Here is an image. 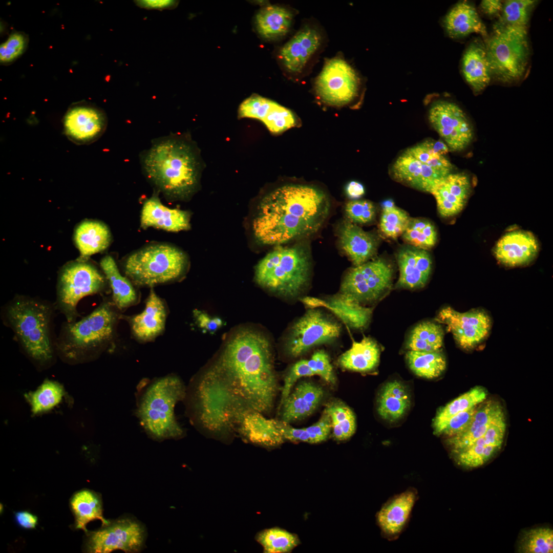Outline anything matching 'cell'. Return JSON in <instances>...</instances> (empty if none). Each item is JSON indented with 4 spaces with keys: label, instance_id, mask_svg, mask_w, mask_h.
Returning a JSON list of instances; mask_svg holds the SVG:
<instances>
[{
    "label": "cell",
    "instance_id": "obj_14",
    "mask_svg": "<svg viewBox=\"0 0 553 553\" xmlns=\"http://www.w3.org/2000/svg\"><path fill=\"white\" fill-rule=\"evenodd\" d=\"M85 550L91 553H108L116 550L125 552L140 551L144 543L145 530L137 520L121 518L101 528L86 533Z\"/></svg>",
    "mask_w": 553,
    "mask_h": 553
},
{
    "label": "cell",
    "instance_id": "obj_56",
    "mask_svg": "<svg viewBox=\"0 0 553 553\" xmlns=\"http://www.w3.org/2000/svg\"><path fill=\"white\" fill-rule=\"evenodd\" d=\"M477 407L460 412L452 417L441 432L448 438L463 431L470 423Z\"/></svg>",
    "mask_w": 553,
    "mask_h": 553
},
{
    "label": "cell",
    "instance_id": "obj_19",
    "mask_svg": "<svg viewBox=\"0 0 553 553\" xmlns=\"http://www.w3.org/2000/svg\"><path fill=\"white\" fill-rule=\"evenodd\" d=\"M238 116L260 120L273 134H280L295 126L297 122L290 110L258 95L250 96L241 103Z\"/></svg>",
    "mask_w": 553,
    "mask_h": 553
},
{
    "label": "cell",
    "instance_id": "obj_29",
    "mask_svg": "<svg viewBox=\"0 0 553 553\" xmlns=\"http://www.w3.org/2000/svg\"><path fill=\"white\" fill-rule=\"evenodd\" d=\"M167 313L165 304L152 289L144 309L130 320L135 337L142 342L155 339L164 330Z\"/></svg>",
    "mask_w": 553,
    "mask_h": 553
},
{
    "label": "cell",
    "instance_id": "obj_24",
    "mask_svg": "<svg viewBox=\"0 0 553 553\" xmlns=\"http://www.w3.org/2000/svg\"><path fill=\"white\" fill-rule=\"evenodd\" d=\"M538 242L530 232L516 230L507 233L497 242L494 254L497 259L508 266L526 265L536 257Z\"/></svg>",
    "mask_w": 553,
    "mask_h": 553
},
{
    "label": "cell",
    "instance_id": "obj_55",
    "mask_svg": "<svg viewBox=\"0 0 553 553\" xmlns=\"http://www.w3.org/2000/svg\"><path fill=\"white\" fill-rule=\"evenodd\" d=\"M26 43V38L23 34L15 33L10 35L1 46V62L8 63L15 59L23 53Z\"/></svg>",
    "mask_w": 553,
    "mask_h": 553
},
{
    "label": "cell",
    "instance_id": "obj_33",
    "mask_svg": "<svg viewBox=\"0 0 553 553\" xmlns=\"http://www.w3.org/2000/svg\"><path fill=\"white\" fill-rule=\"evenodd\" d=\"M442 23L448 35L453 39L476 33L485 39L488 35L476 9L465 1L454 5L444 17Z\"/></svg>",
    "mask_w": 553,
    "mask_h": 553
},
{
    "label": "cell",
    "instance_id": "obj_17",
    "mask_svg": "<svg viewBox=\"0 0 553 553\" xmlns=\"http://www.w3.org/2000/svg\"><path fill=\"white\" fill-rule=\"evenodd\" d=\"M435 320L445 324L460 347L468 351L484 341L492 327L490 316L481 309L461 313L446 307L439 311Z\"/></svg>",
    "mask_w": 553,
    "mask_h": 553
},
{
    "label": "cell",
    "instance_id": "obj_44",
    "mask_svg": "<svg viewBox=\"0 0 553 553\" xmlns=\"http://www.w3.org/2000/svg\"><path fill=\"white\" fill-rule=\"evenodd\" d=\"M406 358L410 369L416 375L434 378L441 375L446 368V360L440 350L432 352L409 350Z\"/></svg>",
    "mask_w": 553,
    "mask_h": 553
},
{
    "label": "cell",
    "instance_id": "obj_54",
    "mask_svg": "<svg viewBox=\"0 0 553 553\" xmlns=\"http://www.w3.org/2000/svg\"><path fill=\"white\" fill-rule=\"evenodd\" d=\"M311 376H313V374L307 365L306 359L300 360L293 364L287 370L284 376L279 408L288 396L294 385L299 379Z\"/></svg>",
    "mask_w": 553,
    "mask_h": 553
},
{
    "label": "cell",
    "instance_id": "obj_61",
    "mask_svg": "<svg viewBox=\"0 0 553 553\" xmlns=\"http://www.w3.org/2000/svg\"><path fill=\"white\" fill-rule=\"evenodd\" d=\"M346 192L348 196L351 199H357L365 194L363 185L356 181H351L347 185Z\"/></svg>",
    "mask_w": 553,
    "mask_h": 553
},
{
    "label": "cell",
    "instance_id": "obj_21",
    "mask_svg": "<svg viewBox=\"0 0 553 553\" xmlns=\"http://www.w3.org/2000/svg\"><path fill=\"white\" fill-rule=\"evenodd\" d=\"M506 430L503 415L490 427L483 436L469 447L454 454L457 463L468 469L483 465L501 449Z\"/></svg>",
    "mask_w": 553,
    "mask_h": 553
},
{
    "label": "cell",
    "instance_id": "obj_2",
    "mask_svg": "<svg viewBox=\"0 0 553 553\" xmlns=\"http://www.w3.org/2000/svg\"><path fill=\"white\" fill-rule=\"evenodd\" d=\"M330 202L321 189L288 184L267 194L253 220V235L264 245H280L312 234L327 218Z\"/></svg>",
    "mask_w": 553,
    "mask_h": 553
},
{
    "label": "cell",
    "instance_id": "obj_3",
    "mask_svg": "<svg viewBox=\"0 0 553 553\" xmlns=\"http://www.w3.org/2000/svg\"><path fill=\"white\" fill-rule=\"evenodd\" d=\"M141 163L146 177L167 198H187L196 188L200 162L194 146L182 138L169 135L154 140Z\"/></svg>",
    "mask_w": 553,
    "mask_h": 553
},
{
    "label": "cell",
    "instance_id": "obj_30",
    "mask_svg": "<svg viewBox=\"0 0 553 553\" xmlns=\"http://www.w3.org/2000/svg\"><path fill=\"white\" fill-rule=\"evenodd\" d=\"M323 396L319 386L309 381L300 383L279 408L280 420L290 423L307 417L317 408Z\"/></svg>",
    "mask_w": 553,
    "mask_h": 553
},
{
    "label": "cell",
    "instance_id": "obj_13",
    "mask_svg": "<svg viewBox=\"0 0 553 553\" xmlns=\"http://www.w3.org/2000/svg\"><path fill=\"white\" fill-rule=\"evenodd\" d=\"M393 272L391 265L381 258L355 266L345 275L339 292L361 304L375 301L391 287Z\"/></svg>",
    "mask_w": 553,
    "mask_h": 553
},
{
    "label": "cell",
    "instance_id": "obj_7",
    "mask_svg": "<svg viewBox=\"0 0 553 553\" xmlns=\"http://www.w3.org/2000/svg\"><path fill=\"white\" fill-rule=\"evenodd\" d=\"M311 262L302 245L278 246L257 265L254 279L263 288L285 299H296L309 282Z\"/></svg>",
    "mask_w": 553,
    "mask_h": 553
},
{
    "label": "cell",
    "instance_id": "obj_36",
    "mask_svg": "<svg viewBox=\"0 0 553 553\" xmlns=\"http://www.w3.org/2000/svg\"><path fill=\"white\" fill-rule=\"evenodd\" d=\"M411 404L406 387L397 380L387 382L381 388L377 400V412L384 419L395 421L406 414Z\"/></svg>",
    "mask_w": 553,
    "mask_h": 553
},
{
    "label": "cell",
    "instance_id": "obj_28",
    "mask_svg": "<svg viewBox=\"0 0 553 553\" xmlns=\"http://www.w3.org/2000/svg\"><path fill=\"white\" fill-rule=\"evenodd\" d=\"M236 432L246 442L266 448L279 446L285 441L276 427L275 419H267L255 411L242 415L237 424Z\"/></svg>",
    "mask_w": 553,
    "mask_h": 553
},
{
    "label": "cell",
    "instance_id": "obj_40",
    "mask_svg": "<svg viewBox=\"0 0 553 553\" xmlns=\"http://www.w3.org/2000/svg\"><path fill=\"white\" fill-rule=\"evenodd\" d=\"M75 241L81 256L86 258L105 249L111 241V233L103 223L86 221L77 227Z\"/></svg>",
    "mask_w": 553,
    "mask_h": 553
},
{
    "label": "cell",
    "instance_id": "obj_59",
    "mask_svg": "<svg viewBox=\"0 0 553 553\" xmlns=\"http://www.w3.org/2000/svg\"><path fill=\"white\" fill-rule=\"evenodd\" d=\"M503 2L499 0H483L479 5L481 12L489 17L500 16Z\"/></svg>",
    "mask_w": 553,
    "mask_h": 553
},
{
    "label": "cell",
    "instance_id": "obj_45",
    "mask_svg": "<svg viewBox=\"0 0 553 553\" xmlns=\"http://www.w3.org/2000/svg\"><path fill=\"white\" fill-rule=\"evenodd\" d=\"M65 390L59 382L47 379L34 391L27 394L31 411L34 415L48 412L62 400Z\"/></svg>",
    "mask_w": 553,
    "mask_h": 553
},
{
    "label": "cell",
    "instance_id": "obj_46",
    "mask_svg": "<svg viewBox=\"0 0 553 553\" xmlns=\"http://www.w3.org/2000/svg\"><path fill=\"white\" fill-rule=\"evenodd\" d=\"M325 412L331 423L332 435L335 439L343 441L350 438L356 430V418L352 410L341 402L328 403Z\"/></svg>",
    "mask_w": 553,
    "mask_h": 553
},
{
    "label": "cell",
    "instance_id": "obj_52",
    "mask_svg": "<svg viewBox=\"0 0 553 553\" xmlns=\"http://www.w3.org/2000/svg\"><path fill=\"white\" fill-rule=\"evenodd\" d=\"M345 211L351 222L359 224L372 222L376 215L374 205L372 202L366 200L349 201L346 205Z\"/></svg>",
    "mask_w": 553,
    "mask_h": 553
},
{
    "label": "cell",
    "instance_id": "obj_1",
    "mask_svg": "<svg viewBox=\"0 0 553 553\" xmlns=\"http://www.w3.org/2000/svg\"><path fill=\"white\" fill-rule=\"evenodd\" d=\"M278 389L268 338L252 329L240 328L197 378L192 397L194 419L211 436L230 437L245 412H270Z\"/></svg>",
    "mask_w": 553,
    "mask_h": 553
},
{
    "label": "cell",
    "instance_id": "obj_39",
    "mask_svg": "<svg viewBox=\"0 0 553 553\" xmlns=\"http://www.w3.org/2000/svg\"><path fill=\"white\" fill-rule=\"evenodd\" d=\"M100 266L112 291L113 302L118 309L122 310L133 306L138 301L137 293L130 281L120 273L113 258L109 256L100 261Z\"/></svg>",
    "mask_w": 553,
    "mask_h": 553
},
{
    "label": "cell",
    "instance_id": "obj_26",
    "mask_svg": "<svg viewBox=\"0 0 553 553\" xmlns=\"http://www.w3.org/2000/svg\"><path fill=\"white\" fill-rule=\"evenodd\" d=\"M417 497L415 490H408L390 499L378 512L377 522L386 538L394 540L398 537L408 521Z\"/></svg>",
    "mask_w": 553,
    "mask_h": 553
},
{
    "label": "cell",
    "instance_id": "obj_27",
    "mask_svg": "<svg viewBox=\"0 0 553 553\" xmlns=\"http://www.w3.org/2000/svg\"><path fill=\"white\" fill-rule=\"evenodd\" d=\"M321 41V36L317 30L306 26L283 47L280 57L288 71L299 73L317 50Z\"/></svg>",
    "mask_w": 553,
    "mask_h": 553
},
{
    "label": "cell",
    "instance_id": "obj_42",
    "mask_svg": "<svg viewBox=\"0 0 553 553\" xmlns=\"http://www.w3.org/2000/svg\"><path fill=\"white\" fill-rule=\"evenodd\" d=\"M275 424L284 440L292 442L320 443L327 439L332 430L330 417L325 410L317 421L306 428H294L281 420L275 419Z\"/></svg>",
    "mask_w": 553,
    "mask_h": 553
},
{
    "label": "cell",
    "instance_id": "obj_51",
    "mask_svg": "<svg viewBox=\"0 0 553 553\" xmlns=\"http://www.w3.org/2000/svg\"><path fill=\"white\" fill-rule=\"evenodd\" d=\"M537 3L532 0L504 1L498 23L509 26L527 27L531 12Z\"/></svg>",
    "mask_w": 553,
    "mask_h": 553
},
{
    "label": "cell",
    "instance_id": "obj_38",
    "mask_svg": "<svg viewBox=\"0 0 553 553\" xmlns=\"http://www.w3.org/2000/svg\"><path fill=\"white\" fill-rule=\"evenodd\" d=\"M293 14L279 6L270 5L261 9L256 16L257 30L267 39H275L285 35L289 31Z\"/></svg>",
    "mask_w": 553,
    "mask_h": 553
},
{
    "label": "cell",
    "instance_id": "obj_5",
    "mask_svg": "<svg viewBox=\"0 0 553 553\" xmlns=\"http://www.w3.org/2000/svg\"><path fill=\"white\" fill-rule=\"evenodd\" d=\"M117 309L113 302L104 301L80 320L64 323L55 340L57 355L68 363L77 364L104 351L115 340Z\"/></svg>",
    "mask_w": 553,
    "mask_h": 553
},
{
    "label": "cell",
    "instance_id": "obj_12",
    "mask_svg": "<svg viewBox=\"0 0 553 553\" xmlns=\"http://www.w3.org/2000/svg\"><path fill=\"white\" fill-rule=\"evenodd\" d=\"M341 331L337 321L320 309L310 308L289 329L283 340L285 352L297 357L315 346L334 342Z\"/></svg>",
    "mask_w": 553,
    "mask_h": 553
},
{
    "label": "cell",
    "instance_id": "obj_43",
    "mask_svg": "<svg viewBox=\"0 0 553 553\" xmlns=\"http://www.w3.org/2000/svg\"><path fill=\"white\" fill-rule=\"evenodd\" d=\"M444 332L438 324L424 322L411 331L406 343L412 351L432 352L439 350L443 345Z\"/></svg>",
    "mask_w": 553,
    "mask_h": 553
},
{
    "label": "cell",
    "instance_id": "obj_32",
    "mask_svg": "<svg viewBox=\"0 0 553 553\" xmlns=\"http://www.w3.org/2000/svg\"><path fill=\"white\" fill-rule=\"evenodd\" d=\"M189 220L187 211L166 207L156 196L147 199L142 207L141 225L145 229L153 227L177 232L188 229Z\"/></svg>",
    "mask_w": 553,
    "mask_h": 553
},
{
    "label": "cell",
    "instance_id": "obj_18",
    "mask_svg": "<svg viewBox=\"0 0 553 553\" xmlns=\"http://www.w3.org/2000/svg\"><path fill=\"white\" fill-rule=\"evenodd\" d=\"M108 124L105 114L100 109L88 104L71 107L63 120L67 138L78 145L91 144L104 133Z\"/></svg>",
    "mask_w": 553,
    "mask_h": 553
},
{
    "label": "cell",
    "instance_id": "obj_22",
    "mask_svg": "<svg viewBox=\"0 0 553 553\" xmlns=\"http://www.w3.org/2000/svg\"><path fill=\"white\" fill-rule=\"evenodd\" d=\"M471 190V182L467 175L451 173L437 184L430 193L435 197L440 215L448 218L457 215L463 209Z\"/></svg>",
    "mask_w": 553,
    "mask_h": 553
},
{
    "label": "cell",
    "instance_id": "obj_6",
    "mask_svg": "<svg viewBox=\"0 0 553 553\" xmlns=\"http://www.w3.org/2000/svg\"><path fill=\"white\" fill-rule=\"evenodd\" d=\"M185 394L183 382L174 375L155 379L142 391L138 400L137 415L151 437L163 440L183 435L175 417V408Z\"/></svg>",
    "mask_w": 553,
    "mask_h": 553
},
{
    "label": "cell",
    "instance_id": "obj_60",
    "mask_svg": "<svg viewBox=\"0 0 553 553\" xmlns=\"http://www.w3.org/2000/svg\"><path fill=\"white\" fill-rule=\"evenodd\" d=\"M15 518L18 525L25 529L34 528L37 524V517L27 511L16 513Z\"/></svg>",
    "mask_w": 553,
    "mask_h": 553
},
{
    "label": "cell",
    "instance_id": "obj_15",
    "mask_svg": "<svg viewBox=\"0 0 553 553\" xmlns=\"http://www.w3.org/2000/svg\"><path fill=\"white\" fill-rule=\"evenodd\" d=\"M360 79L355 70L344 59H328L315 82L316 94L325 103L342 107L357 96Z\"/></svg>",
    "mask_w": 553,
    "mask_h": 553
},
{
    "label": "cell",
    "instance_id": "obj_41",
    "mask_svg": "<svg viewBox=\"0 0 553 553\" xmlns=\"http://www.w3.org/2000/svg\"><path fill=\"white\" fill-rule=\"evenodd\" d=\"M487 395L484 388L476 386L459 396L437 412L433 421L434 434L441 435L449 420L457 414L478 406Z\"/></svg>",
    "mask_w": 553,
    "mask_h": 553
},
{
    "label": "cell",
    "instance_id": "obj_57",
    "mask_svg": "<svg viewBox=\"0 0 553 553\" xmlns=\"http://www.w3.org/2000/svg\"><path fill=\"white\" fill-rule=\"evenodd\" d=\"M193 315L198 326L204 332L213 334L224 325L218 317H211L206 312L198 309L193 311Z\"/></svg>",
    "mask_w": 553,
    "mask_h": 553
},
{
    "label": "cell",
    "instance_id": "obj_23",
    "mask_svg": "<svg viewBox=\"0 0 553 553\" xmlns=\"http://www.w3.org/2000/svg\"><path fill=\"white\" fill-rule=\"evenodd\" d=\"M396 259L399 270L397 287L417 289L426 285L432 265L427 250L412 246L405 247L398 250Z\"/></svg>",
    "mask_w": 553,
    "mask_h": 553
},
{
    "label": "cell",
    "instance_id": "obj_35",
    "mask_svg": "<svg viewBox=\"0 0 553 553\" xmlns=\"http://www.w3.org/2000/svg\"><path fill=\"white\" fill-rule=\"evenodd\" d=\"M380 349L377 343L364 336L360 342L353 341L351 348L339 357L337 362L343 369L366 372L374 369L378 364Z\"/></svg>",
    "mask_w": 553,
    "mask_h": 553
},
{
    "label": "cell",
    "instance_id": "obj_11",
    "mask_svg": "<svg viewBox=\"0 0 553 553\" xmlns=\"http://www.w3.org/2000/svg\"><path fill=\"white\" fill-rule=\"evenodd\" d=\"M105 284L103 276L92 264L78 262L62 270L58 283L56 307L67 322H75L79 316L77 307L83 297L100 292Z\"/></svg>",
    "mask_w": 553,
    "mask_h": 553
},
{
    "label": "cell",
    "instance_id": "obj_37",
    "mask_svg": "<svg viewBox=\"0 0 553 553\" xmlns=\"http://www.w3.org/2000/svg\"><path fill=\"white\" fill-rule=\"evenodd\" d=\"M70 507L75 519V527L88 531V523L95 520H99L102 526L107 524L108 521L103 517L102 502L100 495L87 489L80 490L72 497Z\"/></svg>",
    "mask_w": 553,
    "mask_h": 553
},
{
    "label": "cell",
    "instance_id": "obj_9",
    "mask_svg": "<svg viewBox=\"0 0 553 553\" xmlns=\"http://www.w3.org/2000/svg\"><path fill=\"white\" fill-rule=\"evenodd\" d=\"M453 165L436 151L433 140H427L404 151L396 159L391 175L396 181L431 193L435 186L452 173Z\"/></svg>",
    "mask_w": 553,
    "mask_h": 553
},
{
    "label": "cell",
    "instance_id": "obj_34",
    "mask_svg": "<svg viewBox=\"0 0 553 553\" xmlns=\"http://www.w3.org/2000/svg\"><path fill=\"white\" fill-rule=\"evenodd\" d=\"M461 71L474 92H481L488 86L492 78L482 41L475 39L466 47L461 60Z\"/></svg>",
    "mask_w": 553,
    "mask_h": 553
},
{
    "label": "cell",
    "instance_id": "obj_58",
    "mask_svg": "<svg viewBox=\"0 0 553 553\" xmlns=\"http://www.w3.org/2000/svg\"><path fill=\"white\" fill-rule=\"evenodd\" d=\"M134 3L141 8L158 10L172 9L178 4L177 1L172 0H138Z\"/></svg>",
    "mask_w": 553,
    "mask_h": 553
},
{
    "label": "cell",
    "instance_id": "obj_16",
    "mask_svg": "<svg viewBox=\"0 0 553 553\" xmlns=\"http://www.w3.org/2000/svg\"><path fill=\"white\" fill-rule=\"evenodd\" d=\"M428 118L450 150L460 152L472 142L473 127L465 113L457 104L444 100L435 101L429 108Z\"/></svg>",
    "mask_w": 553,
    "mask_h": 553
},
{
    "label": "cell",
    "instance_id": "obj_47",
    "mask_svg": "<svg viewBox=\"0 0 553 553\" xmlns=\"http://www.w3.org/2000/svg\"><path fill=\"white\" fill-rule=\"evenodd\" d=\"M256 540L266 553L289 552L299 543L295 535L279 527H272L259 532Z\"/></svg>",
    "mask_w": 553,
    "mask_h": 553
},
{
    "label": "cell",
    "instance_id": "obj_49",
    "mask_svg": "<svg viewBox=\"0 0 553 553\" xmlns=\"http://www.w3.org/2000/svg\"><path fill=\"white\" fill-rule=\"evenodd\" d=\"M410 219L407 212L395 206L392 200L383 202L379 228L387 238L394 239L402 235Z\"/></svg>",
    "mask_w": 553,
    "mask_h": 553
},
{
    "label": "cell",
    "instance_id": "obj_31",
    "mask_svg": "<svg viewBox=\"0 0 553 553\" xmlns=\"http://www.w3.org/2000/svg\"><path fill=\"white\" fill-rule=\"evenodd\" d=\"M338 235L341 248L355 266L369 261L376 253L377 238L350 221L343 222Z\"/></svg>",
    "mask_w": 553,
    "mask_h": 553
},
{
    "label": "cell",
    "instance_id": "obj_53",
    "mask_svg": "<svg viewBox=\"0 0 553 553\" xmlns=\"http://www.w3.org/2000/svg\"><path fill=\"white\" fill-rule=\"evenodd\" d=\"M306 363L313 375L320 376L327 382L335 383V377L328 354L323 350L315 352Z\"/></svg>",
    "mask_w": 553,
    "mask_h": 553
},
{
    "label": "cell",
    "instance_id": "obj_8",
    "mask_svg": "<svg viewBox=\"0 0 553 553\" xmlns=\"http://www.w3.org/2000/svg\"><path fill=\"white\" fill-rule=\"evenodd\" d=\"M484 40L492 78L505 84L521 80L529 61L527 27L497 22Z\"/></svg>",
    "mask_w": 553,
    "mask_h": 553
},
{
    "label": "cell",
    "instance_id": "obj_20",
    "mask_svg": "<svg viewBox=\"0 0 553 553\" xmlns=\"http://www.w3.org/2000/svg\"><path fill=\"white\" fill-rule=\"evenodd\" d=\"M300 299L309 308H326L348 327L355 329L366 328L372 315V308L364 306L341 292L324 300L308 296Z\"/></svg>",
    "mask_w": 553,
    "mask_h": 553
},
{
    "label": "cell",
    "instance_id": "obj_50",
    "mask_svg": "<svg viewBox=\"0 0 553 553\" xmlns=\"http://www.w3.org/2000/svg\"><path fill=\"white\" fill-rule=\"evenodd\" d=\"M518 551L522 553H552V529L539 527L524 531L519 542Z\"/></svg>",
    "mask_w": 553,
    "mask_h": 553
},
{
    "label": "cell",
    "instance_id": "obj_48",
    "mask_svg": "<svg viewBox=\"0 0 553 553\" xmlns=\"http://www.w3.org/2000/svg\"><path fill=\"white\" fill-rule=\"evenodd\" d=\"M402 237L411 246L426 250L433 247L437 239L434 225L421 218H410Z\"/></svg>",
    "mask_w": 553,
    "mask_h": 553
},
{
    "label": "cell",
    "instance_id": "obj_25",
    "mask_svg": "<svg viewBox=\"0 0 553 553\" xmlns=\"http://www.w3.org/2000/svg\"><path fill=\"white\" fill-rule=\"evenodd\" d=\"M504 414L501 405L496 401H484L477 406L467 428L460 433L448 438L447 443L455 454L469 447L483 436L490 427Z\"/></svg>",
    "mask_w": 553,
    "mask_h": 553
},
{
    "label": "cell",
    "instance_id": "obj_10",
    "mask_svg": "<svg viewBox=\"0 0 553 553\" xmlns=\"http://www.w3.org/2000/svg\"><path fill=\"white\" fill-rule=\"evenodd\" d=\"M187 266L185 254L176 247L164 244L145 247L126 259V275L139 286L153 287L179 278Z\"/></svg>",
    "mask_w": 553,
    "mask_h": 553
},
{
    "label": "cell",
    "instance_id": "obj_4",
    "mask_svg": "<svg viewBox=\"0 0 553 553\" xmlns=\"http://www.w3.org/2000/svg\"><path fill=\"white\" fill-rule=\"evenodd\" d=\"M46 301L17 296L3 309L4 323L24 353L39 370L50 367L57 355L51 332L54 308Z\"/></svg>",
    "mask_w": 553,
    "mask_h": 553
}]
</instances>
